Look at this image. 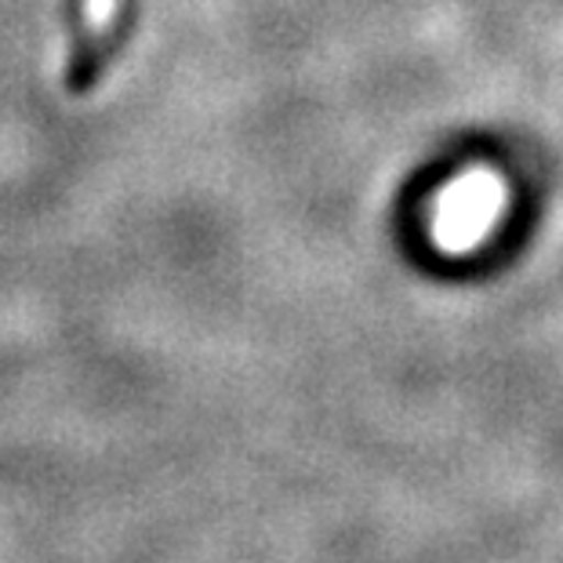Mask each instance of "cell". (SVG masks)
Segmentation results:
<instances>
[{"label": "cell", "mask_w": 563, "mask_h": 563, "mask_svg": "<svg viewBox=\"0 0 563 563\" xmlns=\"http://www.w3.org/2000/svg\"><path fill=\"white\" fill-rule=\"evenodd\" d=\"M110 47H113V26H110V19H106L95 30L84 33L80 44L74 47V58H69V69H66V88L74 95H88L102 74L106 58H110Z\"/></svg>", "instance_id": "6da1fadb"}]
</instances>
